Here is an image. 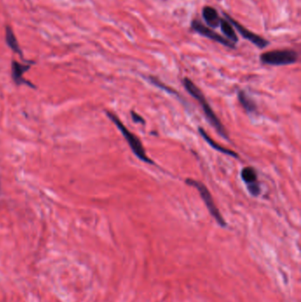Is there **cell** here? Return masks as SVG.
<instances>
[{
	"mask_svg": "<svg viewBox=\"0 0 301 302\" xmlns=\"http://www.w3.org/2000/svg\"><path fill=\"white\" fill-rule=\"evenodd\" d=\"M183 85L187 92L189 93L194 99L197 100L198 103L201 105V109L204 112L205 117L207 118L208 123L215 128V131L218 133V135L228 140L229 135L226 131L225 128L223 127L222 122L216 116V114L215 113V111L213 110L211 106L209 105L208 100L206 99L204 94L202 93L201 89H199V87L196 84H194V82L187 77L184 78Z\"/></svg>",
	"mask_w": 301,
	"mask_h": 302,
	"instance_id": "cell-1",
	"label": "cell"
},
{
	"mask_svg": "<svg viewBox=\"0 0 301 302\" xmlns=\"http://www.w3.org/2000/svg\"><path fill=\"white\" fill-rule=\"evenodd\" d=\"M105 113L107 115V117L113 122V124L117 127L119 132L121 133L123 137L128 143L132 152L136 156L137 158L139 160L146 163V164H155L154 161L149 158V157L146 153V150L144 149L143 145L140 142L139 137L130 131L129 129L126 128L125 125L123 124L122 121L119 119V117L116 114L111 112V111H109V110L105 111Z\"/></svg>",
	"mask_w": 301,
	"mask_h": 302,
	"instance_id": "cell-2",
	"label": "cell"
},
{
	"mask_svg": "<svg viewBox=\"0 0 301 302\" xmlns=\"http://www.w3.org/2000/svg\"><path fill=\"white\" fill-rule=\"evenodd\" d=\"M186 183H187V185L191 186V187H193L194 189H197L198 192L200 194L201 199L203 200V202H204L205 205L207 207L209 214L211 215L213 218L216 221V223L221 227H226L227 223H226L225 219L223 218L222 214L219 211L217 207L215 205L214 199H213L211 194L209 192L208 188L203 183H201V182H198V180L194 179V178H187L186 179Z\"/></svg>",
	"mask_w": 301,
	"mask_h": 302,
	"instance_id": "cell-3",
	"label": "cell"
},
{
	"mask_svg": "<svg viewBox=\"0 0 301 302\" xmlns=\"http://www.w3.org/2000/svg\"><path fill=\"white\" fill-rule=\"evenodd\" d=\"M260 59L263 64L269 66H289L297 62L298 54L293 50H270L262 53Z\"/></svg>",
	"mask_w": 301,
	"mask_h": 302,
	"instance_id": "cell-4",
	"label": "cell"
},
{
	"mask_svg": "<svg viewBox=\"0 0 301 302\" xmlns=\"http://www.w3.org/2000/svg\"><path fill=\"white\" fill-rule=\"evenodd\" d=\"M36 64L35 61H28L26 64L20 63L18 61H13L11 64V76L13 82L16 86H28L30 89H36V86L24 78V75L29 71L33 65Z\"/></svg>",
	"mask_w": 301,
	"mask_h": 302,
	"instance_id": "cell-5",
	"label": "cell"
},
{
	"mask_svg": "<svg viewBox=\"0 0 301 302\" xmlns=\"http://www.w3.org/2000/svg\"><path fill=\"white\" fill-rule=\"evenodd\" d=\"M223 16L225 17V20L234 26L236 28L238 32L240 33L242 37H244L245 39L248 40L249 42L254 43L255 46L258 47L260 49H264L267 46H269V42L268 40L264 39L262 36L256 35L254 32H252L250 30H248L247 28H245L244 26L241 25L240 23L235 21L233 17H231L230 15H227L225 13H222Z\"/></svg>",
	"mask_w": 301,
	"mask_h": 302,
	"instance_id": "cell-6",
	"label": "cell"
},
{
	"mask_svg": "<svg viewBox=\"0 0 301 302\" xmlns=\"http://www.w3.org/2000/svg\"><path fill=\"white\" fill-rule=\"evenodd\" d=\"M191 26H192V29H194L195 32L200 34L201 36H205L208 39L213 40L216 43H221L223 46L228 47L230 49H236V45L234 43H232L229 40L226 39L223 36H220L219 34H217L210 28H208V27L203 25L198 20H194L192 22Z\"/></svg>",
	"mask_w": 301,
	"mask_h": 302,
	"instance_id": "cell-7",
	"label": "cell"
},
{
	"mask_svg": "<svg viewBox=\"0 0 301 302\" xmlns=\"http://www.w3.org/2000/svg\"><path fill=\"white\" fill-rule=\"evenodd\" d=\"M198 132L199 134L201 135V137L203 138L205 142L208 143V145L211 147L212 149H215L216 151H219L221 153L230 156V157H235V158H239V154H237L235 151H233L232 149H227L225 147H222V146L219 145L218 143L213 140V139L209 136V135L206 133L204 129L202 128H198Z\"/></svg>",
	"mask_w": 301,
	"mask_h": 302,
	"instance_id": "cell-8",
	"label": "cell"
},
{
	"mask_svg": "<svg viewBox=\"0 0 301 302\" xmlns=\"http://www.w3.org/2000/svg\"><path fill=\"white\" fill-rule=\"evenodd\" d=\"M238 99L247 113H255L257 110V104L245 90H240L238 92Z\"/></svg>",
	"mask_w": 301,
	"mask_h": 302,
	"instance_id": "cell-9",
	"label": "cell"
},
{
	"mask_svg": "<svg viewBox=\"0 0 301 302\" xmlns=\"http://www.w3.org/2000/svg\"><path fill=\"white\" fill-rule=\"evenodd\" d=\"M6 42H7L8 46L15 53L18 54L19 56L22 57L23 61H25L24 56H23V52H22V49L20 48V45H19L18 40L16 38L15 32H14V30L12 29L10 26H7L6 27Z\"/></svg>",
	"mask_w": 301,
	"mask_h": 302,
	"instance_id": "cell-10",
	"label": "cell"
},
{
	"mask_svg": "<svg viewBox=\"0 0 301 302\" xmlns=\"http://www.w3.org/2000/svg\"><path fill=\"white\" fill-rule=\"evenodd\" d=\"M202 17L208 26H209V28L215 29L216 27H218L221 18L219 17L217 11L215 8L211 7H205L202 9Z\"/></svg>",
	"mask_w": 301,
	"mask_h": 302,
	"instance_id": "cell-11",
	"label": "cell"
},
{
	"mask_svg": "<svg viewBox=\"0 0 301 302\" xmlns=\"http://www.w3.org/2000/svg\"><path fill=\"white\" fill-rule=\"evenodd\" d=\"M219 26L221 28V31H222V34L227 37L226 39H228L232 43L236 44L238 41H239V38H238L235 30L233 29V25L225 19H220Z\"/></svg>",
	"mask_w": 301,
	"mask_h": 302,
	"instance_id": "cell-12",
	"label": "cell"
},
{
	"mask_svg": "<svg viewBox=\"0 0 301 302\" xmlns=\"http://www.w3.org/2000/svg\"><path fill=\"white\" fill-rule=\"evenodd\" d=\"M240 176H241V178L243 179V182L247 185L257 182V179H258L257 171H256L255 168L252 167V166H247V167L243 168L242 171H241V173H240Z\"/></svg>",
	"mask_w": 301,
	"mask_h": 302,
	"instance_id": "cell-13",
	"label": "cell"
},
{
	"mask_svg": "<svg viewBox=\"0 0 301 302\" xmlns=\"http://www.w3.org/2000/svg\"><path fill=\"white\" fill-rule=\"evenodd\" d=\"M148 79H149V82H150L152 84H154L155 86H157V87L159 88V89H161L162 90H164V91H165V92L171 94V95H172V96H175L176 97H178V98H179L180 100L182 99V97L179 96V93L177 92L175 89H172L171 87H168V86L165 85V84H164L163 82H160L159 80H158L157 78H155V77H153V76H149Z\"/></svg>",
	"mask_w": 301,
	"mask_h": 302,
	"instance_id": "cell-14",
	"label": "cell"
},
{
	"mask_svg": "<svg viewBox=\"0 0 301 302\" xmlns=\"http://www.w3.org/2000/svg\"><path fill=\"white\" fill-rule=\"evenodd\" d=\"M247 186H248L247 188H248V192H249V194L252 196L257 197V196H260V194H261V187H260L258 182L252 183V184H248Z\"/></svg>",
	"mask_w": 301,
	"mask_h": 302,
	"instance_id": "cell-15",
	"label": "cell"
},
{
	"mask_svg": "<svg viewBox=\"0 0 301 302\" xmlns=\"http://www.w3.org/2000/svg\"><path fill=\"white\" fill-rule=\"evenodd\" d=\"M130 114H131V117H132V119H133L134 123L145 125V119H144L143 117H141L140 115L136 113L134 110H131V111H130Z\"/></svg>",
	"mask_w": 301,
	"mask_h": 302,
	"instance_id": "cell-16",
	"label": "cell"
},
{
	"mask_svg": "<svg viewBox=\"0 0 301 302\" xmlns=\"http://www.w3.org/2000/svg\"><path fill=\"white\" fill-rule=\"evenodd\" d=\"M0 196H1V182H0Z\"/></svg>",
	"mask_w": 301,
	"mask_h": 302,
	"instance_id": "cell-17",
	"label": "cell"
}]
</instances>
